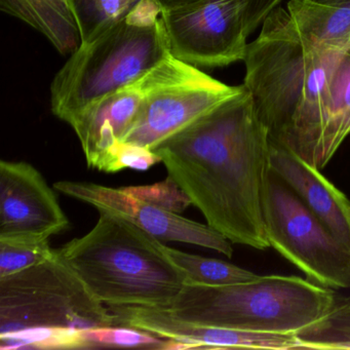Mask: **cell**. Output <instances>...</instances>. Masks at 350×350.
Returning a JSON list of instances; mask_svg holds the SVG:
<instances>
[{
  "label": "cell",
  "instance_id": "obj_17",
  "mask_svg": "<svg viewBox=\"0 0 350 350\" xmlns=\"http://www.w3.org/2000/svg\"><path fill=\"white\" fill-rule=\"evenodd\" d=\"M303 349H350V297H337L321 319L294 333Z\"/></svg>",
  "mask_w": 350,
  "mask_h": 350
},
{
  "label": "cell",
  "instance_id": "obj_1",
  "mask_svg": "<svg viewBox=\"0 0 350 350\" xmlns=\"http://www.w3.org/2000/svg\"><path fill=\"white\" fill-rule=\"evenodd\" d=\"M243 62V85L270 141L323 170L350 134V44L311 42L278 5Z\"/></svg>",
  "mask_w": 350,
  "mask_h": 350
},
{
  "label": "cell",
  "instance_id": "obj_13",
  "mask_svg": "<svg viewBox=\"0 0 350 350\" xmlns=\"http://www.w3.org/2000/svg\"><path fill=\"white\" fill-rule=\"evenodd\" d=\"M142 79L92 104L69 124L89 167L113 173L114 150L140 111L144 95Z\"/></svg>",
  "mask_w": 350,
  "mask_h": 350
},
{
  "label": "cell",
  "instance_id": "obj_24",
  "mask_svg": "<svg viewBox=\"0 0 350 350\" xmlns=\"http://www.w3.org/2000/svg\"><path fill=\"white\" fill-rule=\"evenodd\" d=\"M282 1L284 0H249L245 17V26L249 36L262 25L266 17L280 5Z\"/></svg>",
  "mask_w": 350,
  "mask_h": 350
},
{
  "label": "cell",
  "instance_id": "obj_7",
  "mask_svg": "<svg viewBox=\"0 0 350 350\" xmlns=\"http://www.w3.org/2000/svg\"><path fill=\"white\" fill-rule=\"evenodd\" d=\"M263 215L270 247L315 284L350 288V249L268 169L263 189Z\"/></svg>",
  "mask_w": 350,
  "mask_h": 350
},
{
  "label": "cell",
  "instance_id": "obj_6",
  "mask_svg": "<svg viewBox=\"0 0 350 350\" xmlns=\"http://www.w3.org/2000/svg\"><path fill=\"white\" fill-rule=\"evenodd\" d=\"M116 319L57 255L0 278V335L30 329L113 327Z\"/></svg>",
  "mask_w": 350,
  "mask_h": 350
},
{
  "label": "cell",
  "instance_id": "obj_21",
  "mask_svg": "<svg viewBox=\"0 0 350 350\" xmlns=\"http://www.w3.org/2000/svg\"><path fill=\"white\" fill-rule=\"evenodd\" d=\"M56 256L49 239L42 241L0 239V278L12 275Z\"/></svg>",
  "mask_w": 350,
  "mask_h": 350
},
{
  "label": "cell",
  "instance_id": "obj_14",
  "mask_svg": "<svg viewBox=\"0 0 350 350\" xmlns=\"http://www.w3.org/2000/svg\"><path fill=\"white\" fill-rule=\"evenodd\" d=\"M269 169L350 249V200L319 170L270 141Z\"/></svg>",
  "mask_w": 350,
  "mask_h": 350
},
{
  "label": "cell",
  "instance_id": "obj_25",
  "mask_svg": "<svg viewBox=\"0 0 350 350\" xmlns=\"http://www.w3.org/2000/svg\"><path fill=\"white\" fill-rule=\"evenodd\" d=\"M153 1L161 8V12H167L193 5L200 0H153Z\"/></svg>",
  "mask_w": 350,
  "mask_h": 350
},
{
  "label": "cell",
  "instance_id": "obj_23",
  "mask_svg": "<svg viewBox=\"0 0 350 350\" xmlns=\"http://www.w3.org/2000/svg\"><path fill=\"white\" fill-rule=\"evenodd\" d=\"M157 163L161 159L152 150L130 143H118L113 152V173L124 169L146 171Z\"/></svg>",
  "mask_w": 350,
  "mask_h": 350
},
{
  "label": "cell",
  "instance_id": "obj_2",
  "mask_svg": "<svg viewBox=\"0 0 350 350\" xmlns=\"http://www.w3.org/2000/svg\"><path fill=\"white\" fill-rule=\"evenodd\" d=\"M152 151L208 226L232 243L271 247L263 215L269 133L245 85Z\"/></svg>",
  "mask_w": 350,
  "mask_h": 350
},
{
  "label": "cell",
  "instance_id": "obj_26",
  "mask_svg": "<svg viewBox=\"0 0 350 350\" xmlns=\"http://www.w3.org/2000/svg\"><path fill=\"white\" fill-rule=\"evenodd\" d=\"M81 0H70L71 7H75L77 3H79ZM75 13V12H73Z\"/></svg>",
  "mask_w": 350,
  "mask_h": 350
},
{
  "label": "cell",
  "instance_id": "obj_12",
  "mask_svg": "<svg viewBox=\"0 0 350 350\" xmlns=\"http://www.w3.org/2000/svg\"><path fill=\"white\" fill-rule=\"evenodd\" d=\"M116 325L148 332L171 340L170 350L303 349L295 334L223 329L187 323L163 309L144 305H108Z\"/></svg>",
  "mask_w": 350,
  "mask_h": 350
},
{
  "label": "cell",
  "instance_id": "obj_20",
  "mask_svg": "<svg viewBox=\"0 0 350 350\" xmlns=\"http://www.w3.org/2000/svg\"><path fill=\"white\" fill-rule=\"evenodd\" d=\"M81 349L132 347L169 350L170 340L157 337L148 332L128 327H104L81 329Z\"/></svg>",
  "mask_w": 350,
  "mask_h": 350
},
{
  "label": "cell",
  "instance_id": "obj_5",
  "mask_svg": "<svg viewBox=\"0 0 350 350\" xmlns=\"http://www.w3.org/2000/svg\"><path fill=\"white\" fill-rule=\"evenodd\" d=\"M333 288L291 275H257L225 286L186 282L165 308L196 325L241 331L294 334L335 304Z\"/></svg>",
  "mask_w": 350,
  "mask_h": 350
},
{
  "label": "cell",
  "instance_id": "obj_19",
  "mask_svg": "<svg viewBox=\"0 0 350 350\" xmlns=\"http://www.w3.org/2000/svg\"><path fill=\"white\" fill-rule=\"evenodd\" d=\"M143 0H81L72 8L81 44L93 40L126 17Z\"/></svg>",
  "mask_w": 350,
  "mask_h": 350
},
{
  "label": "cell",
  "instance_id": "obj_15",
  "mask_svg": "<svg viewBox=\"0 0 350 350\" xmlns=\"http://www.w3.org/2000/svg\"><path fill=\"white\" fill-rule=\"evenodd\" d=\"M0 9L38 30L62 55L81 46L70 0H0Z\"/></svg>",
  "mask_w": 350,
  "mask_h": 350
},
{
  "label": "cell",
  "instance_id": "obj_8",
  "mask_svg": "<svg viewBox=\"0 0 350 350\" xmlns=\"http://www.w3.org/2000/svg\"><path fill=\"white\" fill-rule=\"evenodd\" d=\"M140 111L122 142L154 149L243 89L167 57L143 77Z\"/></svg>",
  "mask_w": 350,
  "mask_h": 350
},
{
  "label": "cell",
  "instance_id": "obj_10",
  "mask_svg": "<svg viewBox=\"0 0 350 350\" xmlns=\"http://www.w3.org/2000/svg\"><path fill=\"white\" fill-rule=\"evenodd\" d=\"M54 187L64 196L90 204L99 212L111 213L126 219L161 241L191 243L232 257V243L212 227L135 198L122 188L79 181L57 182Z\"/></svg>",
  "mask_w": 350,
  "mask_h": 350
},
{
  "label": "cell",
  "instance_id": "obj_4",
  "mask_svg": "<svg viewBox=\"0 0 350 350\" xmlns=\"http://www.w3.org/2000/svg\"><path fill=\"white\" fill-rule=\"evenodd\" d=\"M171 56L161 10L143 0L70 55L51 85V109L70 124L102 98L134 85Z\"/></svg>",
  "mask_w": 350,
  "mask_h": 350
},
{
  "label": "cell",
  "instance_id": "obj_16",
  "mask_svg": "<svg viewBox=\"0 0 350 350\" xmlns=\"http://www.w3.org/2000/svg\"><path fill=\"white\" fill-rule=\"evenodd\" d=\"M286 11L311 42L333 48L350 44V0H290Z\"/></svg>",
  "mask_w": 350,
  "mask_h": 350
},
{
  "label": "cell",
  "instance_id": "obj_22",
  "mask_svg": "<svg viewBox=\"0 0 350 350\" xmlns=\"http://www.w3.org/2000/svg\"><path fill=\"white\" fill-rule=\"evenodd\" d=\"M122 189L135 198L177 214L183 212L192 204L187 194L171 177L153 185L130 186L122 187Z\"/></svg>",
  "mask_w": 350,
  "mask_h": 350
},
{
  "label": "cell",
  "instance_id": "obj_11",
  "mask_svg": "<svg viewBox=\"0 0 350 350\" xmlns=\"http://www.w3.org/2000/svg\"><path fill=\"white\" fill-rule=\"evenodd\" d=\"M69 220L44 176L24 161H0V239L46 241Z\"/></svg>",
  "mask_w": 350,
  "mask_h": 350
},
{
  "label": "cell",
  "instance_id": "obj_3",
  "mask_svg": "<svg viewBox=\"0 0 350 350\" xmlns=\"http://www.w3.org/2000/svg\"><path fill=\"white\" fill-rule=\"evenodd\" d=\"M90 232L56 250L58 257L105 305L165 308L188 278L163 241L118 215L99 212Z\"/></svg>",
  "mask_w": 350,
  "mask_h": 350
},
{
  "label": "cell",
  "instance_id": "obj_18",
  "mask_svg": "<svg viewBox=\"0 0 350 350\" xmlns=\"http://www.w3.org/2000/svg\"><path fill=\"white\" fill-rule=\"evenodd\" d=\"M165 253L185 272L187 282L204 286H225L253 280L257 274L222 260L185 253L163 245Z\"/></svg>",
  "mask_w": 350,
  "mask_h": 350
},
{
  "label": "cell",
  "instance_id": "obj_9",
  "mask_svg": "<svg viewBox=\"0 0 350 350\" xmlns=\"http://www.w3.org/2000/svg\"><path fill=\"white\" fill-rule=\"evenodd\" d=\"M249 0H200L161 12L170 54L192 66L218 68L243 61Z\"/></svg>",
  "mask_w": 350,
  "mask_h": 350
}]
</instances>
